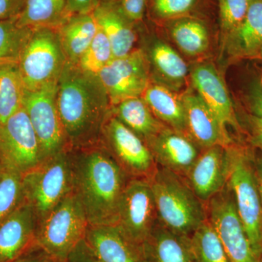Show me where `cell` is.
<instances>
[{
    "label": "cell",
    "instance_id": "obj_1",
    "mask_svg": "<svg viewBox=\"0 0 262 262\" xmlns=\"http://www.w3.org/2000/svg\"><path fill=\"white\" fill-rule=\"evenodd\" d=\"M72 192L89 225H116L120 199L129 177L103 146L70 149Z\"/></svg>",
    "mask_w": 262,
    "mask_h": 262
},
{
    "label": "cell",
    "instance_id": "obj_2",
    "mask_svg": "<svg viewBox=\"0 0 262 262\" xmlns=\"http://www.w3.org/2000/svg\"><path fill=\"white\" fill-rule=\"evenodd\" d=\"M96 77L67 61L58 83L57 106L70 149L96 144L106 119Z\"/></svg>",
    "mask_w": 262,
    "mask_h": 262
},
{
    "label": "cell",
    "instance_id": "obj_3",
    "mask_svg": "<svg viewBox=\"0 0 262 262\" xmlns=\"http://www.w3.org/2000/svg\"><path fill=\"white\" fill-rule=\"evenodd\" d=\"M160 223L174 233L190 237L207 220L206 205L184 177L158 166L149 179Z\"/></svg>",
    "mask_w": 262,
    "mask_h": 262
},
{
    "label": "cell",
    "instance_id": "obj_4",
    "mask_svg": "<svg viewBox=\"0 0 262 262\" xmlns=\"http://www.w3.org/2000/svg\"><path fill=\"white\" fill-rule=\"evenodd\" d=\"M227 148L229 163L227 184L233 194L237 213L253 252L259 260L262 249V204L251 156L247 149L233 143Z\"/></svg>",
    "mask_w": 262,
    "mask_h": 262
},
{
    "label": "cell",
    "instance_id": "obj_5",
    "mask_svg": "<svg viewBox=\"0 0 262 262\" xmlns=\"http://www.w3.org/2000/svg\"><path fill=\"white\" fill-rule=\"evenodd\" d=\"M24 201L30 206L37 225L72 192L70 150L43 160L22 176Z\"/></svg>",
    "mask_w": 262,
    "mask_h": 262
},
{
    "label": "cell",
    "instance_id": "obj_6",
    "mask_svg": "<svg viewBox=\"0 0 262 262\" xmlns=\"http://www.w3.org/2000/svg\"><path fill=\"white\" fill-rule=\"evenodd\" d=\"M89 227L82 205L74 192H70L38 224L37 246L51 257L66 261L74 248L85 238Z\"/></svg>",
    "mask_w": 262,
    "mask_h": 262
},
{
    "label": "cell",
    "instance_id": "obj_7",
    "mask_svg": "<svg viewBox=\"0 0 262 262\" xmlns=\"http://www.w3.org/2000/svg\"><path fill=\"white\" fill-rule=\"evenodd\" d=\"M67 61L58 29H33L18 61L25 89L35 91L58 82Z\"/></svg>",
    "mask_w": 262,
    "mask_h": 262
},
{
    "label": "cell",
    "instance_id": "obj_8",
    "mask_svg": "<svg viewBox=\"0 0 262 262\" xmlns=\"http://www.w3.org/2000/svg\"><path fill=\"white\" fill-rule=\"evenodd\" d=\"M58 82L24 94L23 106L40 145L43 160L70 150L57 106Z\"/></svg>",
    "mask_w": 262,
    "mask_h": 262
},
{
    "label": "cell",
    "instance_id": "obj_9",
    "mask_svg": "<svg viewBox=\"0 0 262 262\" xmlns=\"http://www.w3.org/2000/svg\"><path fill=\"white\" fill-rule=\"evenodd\" d=\"M103 146L130 179H149L158 165L145 141L115 116L106 117Z\"/></svg>",
    "mask_w": 262,
    "mask_h": 262
},
{
    "label": "cell",
    "instance_id": "obj_10",
    "mask_svg": "<svg viewBox=\"0 0 262 262\" xmlns=\"http://www.w3.org/2000/svg\"><path fill=\"white\" fill-rule=\"evenodd\" d=\"M42 161L37 135L22 106L6 121L0 123V167L23 176Z\"/></svg>",
    "mask_w": 262,
    "mask_h": 262
},
{
    "label": "cell",
    "instance_id": "obj_11",
    "mask_svg": "<svg viewBox=\"0 0 262 262\" xmlns=\"http://www.w3.org/2000/svg\"><path fill=\"white\" fill-rule=\"evenodd\" d=\"M206 205L207 219L214 227L230 262H259L241 222L228 184Z\"/></svg>",
    "mask_w": 262,
    "mask_h": 262
},
{
    "label": "cell",
    "instance_id": "obj_12",
    "mask_svg": "<svg viewBox=\"0 0 262 262\" xmlns=\"http://www.w3.org/2000/svg\"><path fill=\"white\" fill-rule=\"evenodd\" d=\"M149 61L141 50L113 58L97 78L114 106L129 98L141 97L150 84Z\"/></svg>",
    "mask_w": 262,
    "mask_h": 262
},
{
    "label": "cell",
    "instance_id": "obj_13",
    "mask_svg": "<svg viewBox=\"0 0 262 262\" xmlns=\"http://www.w3.org/2000/svg\"><path fill=\"white\" fill-rule=\"evenodd\" d=\"M158 221L149 179H129L119 204L116 225L132 241L141 245Z\"/></svg>",
    "mask_w": 262,
    "mask_h": 262
},
{
    "label": "cell",
    "instance_id": "obj_14",
    "mask_svg": "<svg viewBox=\"0 0 262 262\" xmlns=\"http://www.w3.org/2000/svg\"><path fill=\"white\" fill-rule=\"evenodd\" d=\"M193 89L206 103L225 128L232 127L239 132L241 126L237 120L233 102L223 77L211 62L194 65L189 72Z\"/></svg>",
    "mask_w": 262,
    "mask_h": 262
},
{
    "label": "cell",
    "instance_id": "obj_15",
    "mask_svg": "<svg viewBox=\"0 0 262 262\" xmlns=\"http://www.w3.org/2000/svg\"><path fill=\"white\" fill-rule=\"evenodd\" d=\"M227 146L203 149L184 179L203 203L209 201L227 185L229 175Z\"/></svg>",
    "mask_w": 262,
    "mask_h": 262
},
{
    "label": "cell",
    "instance_id": "obj_16",
    "mask_svg": "<svg viewBox=\"0 0 262 262\" xmlns=\"http://www.w3.org/2000/svg\"><path fill=\"white\" fill-rule=\"evenodd\" d=\"M157 165L185 177L203 149L190 136L168 126L147 143Z\"/></svg>",
    "mask_w": 262,
    "mask_h": 262
},
{
    "label": "cell",
    "instance_id": "obj_17",
    "mask_svg": "<svg viewBox=\"0 0 262 262\" xmlns=\"http://www.w3.org/2000/svg\"><path fill=\"white\" fill-rule=\"evenodd\" d=\"M182 96L187 135L202 149L233 143L228 131L194 90H189Z\"/></svg>",
    "mask_w": 262,
    "mask_h": 262
},
{
    "label": "cell",
    "instance_id": "obj_18",
    "mask_svg": "<svg viewBox=\"0 0 262 262\" xmlns=\"http://www.w3.org/2000/svg\"><path fill=\"white\" fill-rule=\"evenodd\" d=\"M37 220L25 201L0 224V262H14L37 246Z\"/></svg>",
    "mask_w": 262,
    "mask_h": 262
},
{
    "label": "cell",
    "instance_id": "obj_19",
    "mask_svg": "<svg viewBox=\"0 0 262 262\" xmlns=\"http://www.w3.org/2000/svg\"><path fill=\"white\" fill-rule=\"evenodd\" d=\"M84 239L101 262H144L141 245L117 225H89Z\"/></svg>",
    "mask_w": 262,
    "mask_h": 262
},
{
    "label": "cell",
    "instance_id": "obj_20",
    "mask_svg": "<svg viewBox=\"0 0 262 262\" xmlns=\"http://www.w3.org/2000/svg\"><path fill=\"white\" fill-rule=\"evenodd\" d=\"M222 39L231 59L257 58L262 48V0H252L243 21Z\"/></svg>",
    "mask_w": 262,
    "mask_h": 262
},
{
    "label": "cell",
    "instance_id": "obj_21",
    "mask_svg": "<svg viewBox=\"0 0 262 262\" xmlns=\"http://www.w3.org/2000/svg\"><path fill=\"white\" fill-rule=\"evenodd\" d=\"M141 248L144 262H194L189 237L174 233L159 220Z\"/></svg>",
    "mask_w": 262,
    "mask_h": 262
},
{
    "label": "cell",
    "instance_id": "obj_22",
    "mask_svg": "<svg viewBox=\"0 0 262 262\" xmlns=\"http://www.w3.org/2000/svg\"><path fill=\"white\" fill-rule=\"evenodd\" d=\"M93 15L111 45L114 58L126 56L134 51L136 34L133 23L124 16L115 2L98 3Z\"/></svg>",
    "mask_w": 262,
    "mask_h": 262
},
{
    "label": "cell",
    "instance_id": "obj_23",
    "mask_svg": "<svg viewBox=\"0 0 262 262\" xmlns=\"http://www.w3.org/2000/svg\"><path fill=\"white\" fill-rule=\"evenodd\" d=\"M177 93L158 82H150L141 98L162 123L187 134L182 96Z\"/></svg>",
    "mask_w": 262,
    "mask_h": 262
},
{
    "label": "cell",
    "instance_id": "obj_24",
    "mask_svg": "<svg viewBox=\"0 0 262 262\" xmlns=\"http://www.w3.org/2000/svg\"><path fill=\"white\" fill-rule=\"evenodd\" d=\"M158 83L179 92L187 82L189 68L184 58L173 48L157 41L149 51V62Z\"/></svg>",
    "mask_w": 262,
    "mask_h": 262
},
{
    "label": "cell",
    "instance_id": "obj_25",
    "mask_svg": "<svg viewBox=\"0 0 262 262\" xmlns=\"http://www.w3.org/2000/svg\"><path fill=\"white\" fill-rule=\"evenodd\" d=\"M98 30L92 13L71 15L58 27L60 41L67 61L76 64L86 51Z\"/></svg>",
    "mask_w": 262,
    "mask_h": 262
},
{
    "label": "cell",
    "instance_id": "obj_26",
    "mask_svg": "<svg viewBox=\"0 0 262 262\" xmlns=\"http://www.w3.org/2000/svg\"><path fill=\"white\" fill-rule=\"evenodd\" d=\"M170 38L187 56L204 54L210 46V33L204 20L187 16L165 22Z\"/></svg>",
    "mask_w": 262,
    "mask_h": 262
},
{
    "label": "cell",
    "instance_id": "obj_27",
    "mask_svg": "<svg viewBox=\"0 0 262 262\" xmlns=\"http://www.w3.org/2000/svg\"><path fill=\"white\" fill-rule=\"evenodd\" d=\"M113 116L134 131L146 144L166 126L155 116L141 97L129 98L115 105Z\"/></svg>",
    "mask_w": 262,
    "mask_h": 262
},
{
    "label": "cell",
    "instance_id": "obj_28",
    "mask_svg": "<svg viewBox=\"0 0 262 262\" xmlns=\"http://www.w3.org/2000/svg\"><path fill=\"white\" fill-rule=\"evenodd\" d=\"M69 18L67 0H25L16 21L20 27L32 29H58Z\"/></svg>",
    "mask_w": 262,
    "mask_h": 262
},
{
    "label": "cell",
    "instance_id": "obj_29",
    "mask_svg": "<svg viewBox=\"0 0 262 262\" xmlns=\"http://www.w3.org/2000/svg\"><path fill=\"white\" fill-rule=\"evenodd\" d=\"M25 90L18 62L0 63V123L23 106Z\"/></svg>",
    "mask_w": 262,
    "mask_h": 262
},
{
    "label": "cell",
    "instance_id": "obj_30",
    "mask_svg": "<svg viewBox=\"0 0 262 262\" xmlns=\"http://www.w3.org/2000/svg\"><path fill=\"white\" fill-rule=\"evenodd\" d=\"M189 238L194 262H230L216 231L208 219Z\"/></svg>",
    "mask_w": 262,
    "mask_h": 262
},
{
    "label": "cell",
    "instance_id": "obj_31",
    "mask_svg": "<svg viewBox=\"0 0 262 262\" xmlns=\"http://www.w3.org/2000/svg\"><path fill=\"white\" fill-rule=\"evenodd\" d=\"M32 30L19 26L16 19L0 20V63L18 62Z\"/></svg>",
    "mask_w": 262,
    "mask_h": 262
},
{
    "label": "cell",
    "instance_id": "obj_32",
    "mask_svg": "<svg viewBox=\"0 0 262 262\" xmlns=\"http://www.w3.org/2000/svg\"><path fill=\"white\" fill-rule=\"evenodd\" d=\"M113 58L111 45L98 27L94 39L75 65L86 75L97 78L99 72Z\"/></svg>",
    "mask_w": 262,
    "mask_h": 262
},
{
    "label": "cell",
    "instance_id": "obj_33",
    "mask_svg": "<svg viewBox=\"0 0 262 262\" xmlns=\"http://www.w3.org/2000/svg\"><path fill=\"white\" fill-rule=\"evenodd\" d=\"M24 202L21 174L0 167V224Z\"/></svg>",
    "mask_w": 262,
    "mask_h": 262
},
{
    "label": "cell",
    "instance_id": "obj_34",
    "mask_svg": "<svg viewBox=\"0 0 262 262\" xmlns=\"http://www.w3.org/2000/svg\"><path fill=\"white\" fill-rule=\"evenodd\" d=\"M201 0H151L153 16L160 21L193 15L199 7Z\"/></svg>",
    "mask_w": 262,
    "mask_h": 262
},
{
    "label": "cell",
    "instance_id": "obj_35",
    "mask_svg": "<svg viewBox=\"0 0 262 262\" xmlns=\"http://www.w3.org/2000/svg\"><path fill=\"white\" fill-rule=\"evenodd\" d=\"M252 0H218L219 20L222 38L237 27L247 15Z\"/></svg>",
    "mask_w": 262,
    "mask_h": 262
},
{
    "label": "cell",
    "instance_id": "obj_36",
    "mask_svg": "<svg viewBox=\"0 0 262 262\" xmlns=\"http://www.w3.org/2000/svg\"><path fill=\"white\" fill-rule=\"evenodd\" d=\"M147 0H117L115 4L124 16L132 23L140 22L145 14Z\"/></svg>",
    "mask_w": 262,
    "mask_h": 262
},
{
    "label": "cell",
    "instance_id": "obj_37",
    "mask_svg": "<svg viewBox=\"0 0 262 262\" xmlns=\"http://www.w3.org/2000/svg\"><path fill=\"white\" fill-rule=\"evenodd\" d=\"M67 262H101L86 243L81 241L67 257Z\"/></svg>",
    "mask_w": 262,
    "mask_h": 262
},
{
    "label": "cell",
    "instance_id": "obj_38",
    "mask_svg": "<svg viewBox=\"0 0 262 262\" xmlns=\"http://www.w3.org/2000/svg\"><path fill=\"white\" fill-rule=\"evenodd\" d=\"M24 3L25 0H0V20L17 19Z\"/></svg>",
    "mask_w": 262,
    "mask_h": 262
},
{
    "label": "cell",
    "instance_id": "obj_39",
    "mask_svg": "<svg viewBox=\"0 0 262 262\" xmlns=\"http://www.w3.org/2000/svg\"><path fill=\"white\" fill-rule=\"evenodd\" d=\"M98 0H67V10L71 15L92 13L98 4Z\"/></svg>",
    "mask_w": 262,
    "mask_h": 262
},
{
    "label": "cell",
    "instance_id": "obj_40",
    "mask_svg": "<svg viewBox=\"0 0 262 262\" xmlns=\"http://www.w3.org/2000/svg\"><path fill=\"white\" fill-rule=\"evenodd\" d=\"M248 122L251 143L256 149L262 151V120L251 115Z\"/></svg>",
    "mask_w": 262,
    "mask_h": 262
},
{
    "label": "cell",
    "instance_id": "obj_41",
    "mask_svg": "<svg viewBox=\"0 0 262 262\" xmlns=\"http://www.w3.org/2000/svg\"><path fill=\"white\" fill-rule=\"evenodd\" d=\"M251 93V115L262 120V80L253 86Z\"/></svg>",
    "mask_w": 262,
    "mask_h": 262
},
{
    "label": "cell",
    "instance_id": "obj_42",
    "mask_svg": "<svg viewBox=\"0 0 262 262\" xmlns=\"http://www.w3.org/2000/svg\"><path fill=\"white\" fill-rule=\"evenodd\" d=\"M251 160L262 204V151L257 149V151L251 156Z\"/></svg>",
    "mask_w": 262,
    "mask_h": 262
},
{
    "label": "cell",
    "instance_id": "obj_43",
    "mask_svg": "<svg viewBox=\"0 0 262 262\" xmlns=\"http://www.w3.org/2000/svg\"><path fill=\"white\" fill-rule=\"evenodd\" d=\"M47 256L42 248L36 246L14 262H44Z\"/></svg>",
    "mask_w": 262,
    "mask_h": 262
},
{
    "label": "cell",
    "instance_id": "obj_44",
    "mask_svg": "<svg viewBox=\"0 0 262 262\" xmlns=\"http://www.w3.org/2000/svg\"><path fill=\"white\" fill-rule=\"evenodd\" d=\"M44 262H67V261H60V260L56 259V258H54L53 257H51V256H49L48 255L47 257H46V260H45Z\"/></svg>",
    "mask_w": 262,
    "mask_h": 262
},
{
    "label": "cell",
    "instance_id": "obj_45",
    "mask_svg": "<svg viewBox=\"0 0 262 262\" xmlns=\"http://www.w3.org/2000/svg\"><path fill=\"white\" fill-rule=\"evenodd\" d=\"M256 59H259L262 61V48L261 51H260L259 53H258L257 58Z\"/></svg>",
    "mask_w": 262,
    "mask_h": 262
},
{
    "label": "cell",
    "instance_id": "obj_46",
    "mask_svg": "<svg viewBox=\"0 0 262 262\" xmlns=\"http://www.w3.org/2000/svg\"><path fill=\"white\" fill-rule=\"evenodd\" d=\"M259 262H262V249H261V255H260Z\"/></svg>",
    "mask_w": 262,
    "mask_h": 262
}]
</instances>
